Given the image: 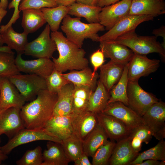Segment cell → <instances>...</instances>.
Listing matches in <instances>:
<instances>
[{
  "label": "cell",
  "mask_w": 165,
  "mask_h": 165,
  "mask_svg": "<svg viewBox=\"0 0 165 165\" xmlns=\"http://www.w3.org/2000/svg\"><path fill=\"white\" fill-rule=\"evenodd\" d=\"M57 94L47 89L40 91L35 98L24 105L20 109V114L26 128L39 130L44 128L53 116Z\"/></svg>",
  "instance_id": "6da1fadb"
},
{
  "label": "cell",
  "mask_w": 165,
  "mask_h": 165,
  "mask_svg": "<svg viewBox=\"0 0 165 165\" xmlns=\"http://www.w3.org/2000/svg\"><path fill=\"white\" fill-rule=\"evenodd\" d=\"M50 36L55 42L59 56L53 58L55 68L63 73L68 70H79L88 66L85 51L68 40L61 32H52Z\"/></svg>",
  "instance_id": "7a4b0ae2"
},
{
  "label": "cell",
  "mask_w": 165,
  "mask_h": 165,
  "mask_svg": "<svg viewBox=\"0 0 165 165\" xmlns=\"http://www.w3.org/2000/svg\"><path fill=\"white\" fill-rule=\"evenodd\" d=\"M62 21L61 28L66 38L80 48L86 39L98 42L100 36L98 32L105 29L99 23H85L81 21V18H72L68 14Z\"/></svg>",
  "instance_id": "3957f363"
},
{
  "label": "cell",
  "mask_w": 165,
  "mask_h": 165,
  "mask_svg": "<svg viewBox=\"0 0 165 165\" xmlns=\"http://www.w3.org/2000/svg\"><path fill=\"white\" fill-rule=\"evenodd\" d=\"M114 41L126 46L134 53L146 55L157 53L163 58H165V49L157 41L155 36H139L134 30L118 37Z\"/></svg>",
  "instance_id": "277c9868"
},
{
  "label": "cell",
  "mask_w": 165,
  "mask_h": 165,
  "mask_svg": "<svg viewBox=\"0 0 165 165\" xmlns=\"http://www.w3.org/2000/svg\"><path fill=\"white\" fill-rule=\"evenodd\" d=\"M7 78L16 87L26 102L32 101L40 91L47 89L45 79L36 75L20 74Z\"/></svg>",
  "instance_id": "5b68a950"
},
{
  "label": "cell",
  "mask_w": 165,
  "mask_h": 165,
  "mask_svg": "<svg viewBox=\"0 0 165 165\" xmlns=\"http://www.w3.org/2000/svg\"><path fill=\"white\" fill-rule=\"evenodd\" d=\"M127 95L128 106L141 116L153 104L159 100L152 94L144 90L138 84V81H128Z\"/></svg>",
  "instance_id": "8992f818"
},
{
  "label": "cell",
  "mask_w": 165,
  "mask_h": 165,
  "mask_svg": "<svg viewBox=\"0 0 165 165\" xmlns=\"http://www.w3.org/2000/svg\"><path fill=\"white\" fill-rule=\"evenodd\" d=\"M45 140L61 143L62 141L47 132L44 129L39 130L25 128L21 130L15 136L9 139L1 149L8 155L15 148L22 145L35 141Z\"/></svg>",
  "instance_id": "52a82bcc"
},
{
  "label": "cell",
  "mask_w": 165,
  "mask_h": 165,
  "mask_svg": "<svg viewBox=\"0 0 165 165\" xmlns=\"http://www.w3.org/2000/svg\"><path fill=\"white\" fill-rule=\"evenodd\" d=\"M49 25L46 24L36 38L26 44L24 53L38 58H52L57 49L55 42L51 37Z\"/></svg>",
  "instance_id": "ba28073f"
},
{
  "label": "cell",
  "mask_w": 165,
  "mask_h": 165,
  "mask_svg": "<svg viewBox=\"0 0 165 165\" xmlns=\"http://www.w3.org/2000/svg\"><path fill=\"white\" fill-rule=\"evenodd\" d=\"M153 136L160 141L165 138V103L161 100L153 104L142 116Z\"/></svg>",
  "instance_id": "9c48e42d"
},
{
  "label": "cell",
  "mask_w": 165,
  "mask_h": 165,
  "mask_svg": "<svg viewBox=\"0 0 165 165\" xmlns=\"http://www.w3.org/2000/svg\"><path fill=\"white\" fill-rule=\"evenodd\" d=\"M154 18L148 15H127L119 20L107 32L99 36L98 42L114 41L123 35L135 30L142 22L152 20Z\"/></svg>",
  "instance_id": "30bf717a"
},
{
  "label": "cell",
  "mask_w": 165,
  "mask_h": 165,
  "mask_svg": "<svg viewBox=\"0 0 165 165\" xmlns=\"http://www.w3.org/2000/svg\"><path fill=\"white\" fill-rule=\"evenodd\" d=\"M123 123L130 131L145 124L141 116L123 103L116 101L108 104L102 112Z\"/></svg>",
  "instance_id": "8fae6325"
},
{
  "label": "cell",
  "mask_w": 165,
  "mask_h": 165,
  "mask_svg": "<svg viewBox=\"0 0 165 165\" xmlns=\"http://www.w3.org/2000/svg\"><path fill=\"white\" fill-rule=\"evenodd\" d=\"M159 60L148 58L146 55L134 53L129 62L128 81H138L157 71L160 66Z\"/></svg>",
  "instance_id": "7c38bea8"
},
{
  "label": "cell",
  "mask_w": 165,
  "mask_h": 165,
  "mask_svg": "<svg viewBox=\"0 0 165 165\" xmlns=\"http://www.w3.org/2000/svg\"><path fill=\"white\" fill-rule=\"evenodd\" d=\"M22 54L17 53L15 58L16 64L20 72L36 75L45 79L55 69L54 63L50 58L27 60L22 58Z\"/></svg>",
  "instance_id": "4fadbf2b"
},
{
  "label": "cell",
  "mask_w": 165,
  "mask_h": 165,
  "mask_svg": "<svg viewBox=\"0 0 165 165\" xmlns=\"http://www.w3.org/2000/svg\"><path fill=\"white\" fill-rule=\"evenodd\" d=\"M132 0H122L102 8L99 23L108 31L121 19L128 15Z\"/></svg>",
  "instance_id": "5bb4252c"
},
{
  "label": "cell",
  "mask_w": 165,
  "mask_h": 165,
  "mask_svg": "<svg viewBox=\"0 0 165 165\" xmlns=\"http://www.w3.org/2000/svg\"><path fill=\"white\" fill-rule=\"evenodd\" d=\"M20 109L11 107L0 111V134L10 139L25 127L20 114Z\"/></svg>",
  "instance_id": "9a60e30c"
},
{
  "label": "cell",
  "mask_w": 165,
  "mask_h": 165,
  "mask_svg": "<svg viewBox=\"0 0 165 165\" xmlns=\"http://www.w3.org/2000/svg\"><path fill=\"white\" fill-rule=\"evenodd\" d=\"M98 123L110 141L117 142L129 136L131 131L121 121L102 112L96 113Z\"/></svg>",
  "instance_id": "2e32d148"
},
{
  "label": "cell",
  "mask_w": 165,
  "mask_h": 165,
  "mask_svg": "<svg viewBox=\"0 0 165 165\" xmlns=\"http://www.w3.org/2000/svg\"><path fill=\"white\" fill-rule=\"evenodd\" d=\"M25 101L15 86L6 77L0 79V111L11 107L20 109Z\"/></svg>",
  "instance_id": "e0dca14e"
},
{
  "label": "cell",
  "mask_w": 165,
  "mask_h": 165,
  "mask_svg": "<svg viewBox=\"0 0 165 165\" xmlns=\"http://www.w3.org/2000/svg\"><path fill=\"white\" fill-rule=\"evenodd\" d=\"M70 116L73 133L82 141L98 123L96 113L86 111Z\"/></svg>",
  "instance_id": "ac0fdd59"
},
{
  "label": "cell",
  "mask_w": 165,
  "mask_h": 165,
  "mask_svg": "<svg viewBox=\"0 0 165 165\" xmlns=\"http://www.w3.org/2000/svg\"><path fill=\"white\" fill-rule=\"evenodd\" d=\"M99 47L105 57L115 62L124 65L128 64L134 54L126 46L115 41H100Z\"/></svg>",
  "instance_id": "d6986e66"
},
{
  "label": "cell",
  "mask_w": 165,
  "mask_h": 165,
  "mask_svg": "<svg viewBox=\"0 0 165 165\" xmlns=\"http://www.w3.org/2000/svg\"><path fill=\"white\" fill-rule=\"evenodd\" d=\"M165 13L164 0H132L129 15H148L154 17Z\"/></svg>",
  "instance_id": "ffe728a7"
},
{
  "label": "cell",
  "mask_w": 165,
  "mask_h": 165,
  "mask_svg": "<svg viewBox=\"0 0 165 165\" xmlns=\"http://www.w3.org/2000/svg\"><path fill=\"white\" fill-rule=\"evenodd\" d=\"M139 153L132 148L128 136L116 142L109 161L110 165H128Z\"/></svg>",
  "instance_id": "44dd1931"
},
{
  "label": "cell",
  "mask_w": 165,
  "mask_h": 165,
  "mask_svg": "<svg viewBox=\"0 0 165 165\" xmlns=\"http://www.w3.org/2000/svg\"><path fill=\"white\" fill-rule=\"evenodd\" d=\"M43 129L61 141L73 133L70 116H53Z\"/></svg>",
  "instance_id": "7402d4cb"
},
{
  "label": "cell",
  "mask_w": 165,
  "mask_h": 165,
  "mask_svg": "<svg viewBox=\"0 0 165 165\" xmlns=\"http://www.w3.org/2000/svg\"><path fill=\"white\" fill-rule=\"evenodd\" d=\"M125 65L110 60L100 68L99 80L109 92L119 80Z\"/></svg>",
  "instance_id": "603a6c76"
},
{
  "label": "cell",
  "mask_w": 165,
  "mask_h": 165,
  "mask_svg": "<svg viewBox=\"0 0 165 165\" xmlns=\"http://www.w3.org/2000/svg\"><path fill=\"white\" fill-rule=\"evenodd\" d=\"M46 146L42 152V165H68L71 162L60 143L48 141Z\"/></svg>",
  "instance_id": "cb8c5ba5"
},
{
  "label": "cell",
  "mask_w": 165,
  "mask_h": 165,
  "mask_svg": "<svg viewBox=\"0 0 165 165\" xmlns=\"http://www.w3.org/2000/svg\"><path fill=\"white\" fill-rule=\"evenodd\" d=\"M62 75L74 85L87 86L94 91L97 87L99 77L97 73L93 75V71L89 66L80 70H72L68 73H62Z\"/></svg>",
  "instance_id": "d4e9b609"
},
{
  "label": "cell",
  "mask_w": 165,
  "mask_h": 165,
  "mask_svg": "<svg viewBox=\"0 0 165 165\" xmlns=\"http://www.w3.org/2000/svg\"><path fill=\"white\" fill-rule=\"evenodd\" d=\"M108 138L101 126L98 123L82 141L84 152L92 157L97 150L108 142Z\"/></svg>",
  "instance_id": "484cf974"
},
{
  "label": "cell",
  "mask_w": 165,
  "mask_h": 165,
  "mask_svg": "<svg viewBox=\"0 0 165 165\" xmlns=\"http://www.w3.org/2000/svg\"><path fill=\"white\" fill-rule=\"evenodd\" d=\"M74 86L70 83L64 86L57 93V99L53 116H70L72 113Z\"/></svg>",
  "instance_id": "4316f807"
},
{
  "label": "cell",
  "mask_w": 165,
  "mask_h": 165,
  "mask_svg": "<svg viewBox=\"0 0 165 165\" xmlns=\"http://www.w3.org/2000/svg\"><path fill=\"white\" fill-rule=\"evenodd\" d=\"M0 34L4 44H7L11 50H15L17 53H24L25 46L28 42V34L24 31L22 33L17 32L12 26L0 31Z\"/></svg>",
  "instance_id": "83f0119b"
},
{
  "label": "cell",
  "mask_w": 165,
  "mask_h": 165,
  "mask_svg": "<svg viewBox=\"0 0 165 165\" xmlns=\"http://www.w3.org/2000/svg\"><path fill=\"white\" fill-rule=\"evenodd\" d=\"M22 11L21 26L24 31L28 34L36 31L46 23L40 9H29Z\"/></svg>",
  "instance_id": "f1b7e54d"
},
{
  "label": "cell",
  "mask_w": 165,
  "mask_h": 165,
  "mask_svg": "<svg viewBox=\"0 0 165 165\" xmlns=\"http://www.w3.org/2000/svg\"><path fill=\"white\" fill-rule=\"evenodd\" d=\"M68 7L69 9L68 14L84 17L89 23H99V15L102 8L77 2Z\"/></svg>",
  "instance_id": "f546056e"
},
{
  "label": "cell",
  "mask_w": 165,
  "mask_h": 165,
  "mask_svg": "<svg viewBox=\"0 0 165 165\" xmlns=\"http://www.w3.org/2000/svg\"><path fill=\"white\" fill-rule=\"evenodd\" d=\"M110 97L109 92L99 80L90 95L87 111L94 113L102 112L106 106Z\"/></svg>",
  "instance_id": "4dcf8cb0"
},
{
  "label": "cell",
  "mask_w": 165,
  "mask_h": 165,
  "mask_svg": "<svg viewBox=\"0 0 165 165\" xmlns=\"http://www.w3.org/2000/svg\"><path fill=\"white\" fill-rule=\"evenodd\" d=\"M128 67L129 63L125 66L123 74L119 81L110 90V97L107 105L115 102L119 101L128 106L127 88L128 81Z\"/></svg>",
  "instance_id": "1f68e13d"
},
{
  "label": "cell",
  "mask_w": 165,
  "mask_h": 165,
  "mask_svg": "<svg viewBox=\"0 0 165 165\" xmlns=\"http://www.w3.org/2000/svg\"><path fill=\"white\" fill-rule=\"evenodd\" d=\"M74 86L71 114H78L87 111L89 99L94 91L87 86Z\"/></svg>",
  "instance_id": "d6a6232c"
},
{
  "label": "cell",
  "mask_w": 165,
  "mask_h": 165,
  "mask_svg": "<svg viewBox=\"0 0 165 165\" xmlns=\"http://www.w3.org/2000/svg\"><path fill=\"white\" fill-rule=\"evenodd\" d=\"M44 18L52 32L58 31L61 22L69 11L68 6H59L53 8H42L40 9Z\"/></svg>",
  "instance_id": "836d02e7"
},
{
  "label": "cell",
  "mask_w": 165,
  "mask_h": 165,
  "mask_svg": "<svg viewBox=\"0 0 165 165\" xmlns=\"http://www.w3.org/2000/svg\"><path fill=\"white\" fill-rule=\"evenodd\" d=\"M152 136V133L150 129L144 124L131 131L128 137L132 148L135 152L139 153L141 149L142 144H148Z\"/></svg>",
  "instance_id": "e575fe53"
},
{
  "label": "cell",
  "mask_w": 165,
  "mask_h": 165,
  "mask_svg": "<svg viewBox=\"0 0 165 165\" xmlns=\"http://www.w3.org/2000/svg\"><path fill=\"white\" fill-rule=\"evenodd\" d=\"M61 144L71 162H74L84 152L82 141L74 133L62 140Z\"/></svg>",
  "instance_id": "d590c367"
},
{
  "label": "cell",
  "mask_w": 165,
  "mask_h": 165,
  "mask_svg": "<svg viewBox=\"0 0 165 165\" xmlns=\"http://www.w3.org/2000/svg\"><path fill=\"white\" fill-rule=\"evenodd\" d=\"M148 159L165 161V141L164 140L160 141L154 147L139 153L129 165H138L145 160Z\"/></svg>",
  "instance_id": "8d00e7d4"
},
{
  "label": "cell",
  "mask_w": 165,
  "mask_h": 165,
  "mask_svg": "<svg viewBox=\"0 0 165 165\" xmlns=\"http://www.w3.org/2000/svg\"><path fill=\"white\" fill-rule=\"evenodd\" d=\"M14 52H0V76L9 77L20 74L16 64Z\"/></svg>",
  "instance_id": "74e56055"
},
{
  "label": "cell",
  "mask_w": 165,
  "mask_h": 165,
  "mask_svg": "<svg viewBox=\"0 0 165 165\" xmlns=\"http://www.w3.org/2000/svg\"><path fill=\"white\" fill-rule=\"evenodd\" d=\"M116 144V142L109 141L98 148L92 157V165H108Z\"/></svg>",
  "instance_id": "f35d334b"
},
{
  "label": "cell",
  "mask_w": 165,
  "mask_h": 165,
  "mask_svg": "<svg viewBox=\"0 0 165 165\" xmlns=\"http://www.w3.org/2000/svg\"><path fill=\"white\" fill-rule=\"evenodd\" d=\"M63 73L54 69L46 79L47 90L50 92L57 94L66 84L71 82L62 76Z\"/></svg>",
  "instance_id": "ab89813d"
},
{
  "label": "cell",
  "mask_w": 165,
  "mask_h": 165,
  "mask_svg": "<svg viewBox=\"0 0 165 165\" xmlns=\"http://www.w3.org/2000/svg\"><path fill=\"white\" fill-rule=\"evenodd\" d=\"M43 161L42 148L38 146L27 150L16 163L17 165H42Z\"/></svg>",
  "instance_id": "60d3db41"
},
{
  "label": "cell",
  "mask_w": 165,
  "mask_h": 165,
  "mask_svg": "<svg viewBox=\"0 0 165 165\" xmlns=\"http://www.w3.org/2000/svg\"><path fill=\"white\" fill-rule=\"evenodd\" d=\"M57 6L55 0H22L19 9L21 11L26 9H40L42 8H53Z\"/></svg>",
  "instance_id": "b9f144b4"
},
{
  "label": "cell",
  "mask_w": 165,
  "mask_h": 165,
  "mask_svg": "<svg viewBox=\"0 0 165 165\" xmlns=\"http://www.w3.org/2000/svg\"><path fill=\"white\" fill-rule=\"evenodd\" d=\"M22 0H12L8 5L9 9L13 8L14 12L10 20L7 24L2 25L0 26V31H2L7 29L8 27L12 26V24L15 23L16 20L20 17V11L19 9V5Z\"/></svg>",
  "instance_id": "7bdbcfd3"
},
{
  "label": "cell",
  "mask_w": 165,
  "mask_h": 165,
  "mask_svg": "<svg viewBox=\"0 0 165 165\" xmlns=\"http://www.w3.org/2000/svg\"><path fill=\"white\" fill-rule=\"evenodd\" d=\"M105 56L102 50L99 49L94 52L90 56V61L93 65L94 69L93 74L95 75L97 71L105 61Z\"/></svg>",
  "instance_id": "ee69618b"
},
{
  "label": "cell",
  "mask_w": 165,
  "mask_h": 165,
  "mask_svg": "<svg viewBox=\"0 0 165 165\" xmlns=\"http://www.w3.org/2000/svg\"><path fill=\"white\" fill-rule=\"evenodd\" d=\"M88 156L83 152L74 162L75 165H92L88 158Z\"/></svg>",
  "instance_id": "f6af8a7d"
},
{
  "label": "cell",
  "mask_w": 165,
  "mask_h": 165,
  "mask_svg": "<svg viewBox=\"0 0 165 165\" xmlns=\"http://www.w3.org/2000/svg\"><path fill=\"white\" fill-rule=\"evenodd\" d=\"M152 34L156 38L158 36L163 38V42L161 44L163 48L165 49V26L163 25L159 28L153 30Z\"/></svg>",
  "instance_id": "bcb514c9"
},
{
  "label": "cell",
  "mask_w": 165,
  "mask_h": 165,
  "mask_svg": "<svg viewBox=\"0 0 165 165\" xmlns=\"http://www.w3.org/2000/svg\"><path fill=\"white\" fill-rule=\"evenodd\" d=\"M120 0H99L97 6L101 8L114 4Z\"/></svg>",
  "instance_id": "7dc6e473"
},
{
  "label": "cell",
  "mask_w": 165,
  "mask_h": 165,
  "mask_svg": "<svg viewBox=\"0 0 165 165\" xmlns=\"http://www.w3.org/2000/svg\"><path fill=\"white\" fill-rule=\"evenodd\" d=\"M58 6H68L75 2L76 0H55Z\"/></svg>",
  "instance_id": "c3c4849f"
},
{
  "label": "cell",
  "mask_w": 165,
  "mask_h": 165,
  "mask_svg": "<svg viewBox=\"0 0 165 165\" xmlns=\"http://www.w3.org/2000/svg\"><path fill=\"white\" fill-rule=\"evenodd\" d=\"M7 13V10L3 9L0 4V24L2 19L6 15ZM4 44L1 36L0 28V47L2 46Z\"/></svg>",
  "instance_id": "681fc988"
},
{
  "label": "cell",
  "mask_w": 165,
  "mask_h": 165,
  "mask_svg": "<svg viewBox=\"0 0 165 165\" xmlns=\"http://www.w3.org/2000/svg\"><path fill=\"white\" fill-rule=\"evenodd\" d=\"M99 0H76L77 2L92 6H97Z\"/></svg>",
  "instance_id": "f907efd6"
},
{
  "label": "cell",
  "mask_w": 165,
  "mask_h": 165,
  "mask_svg": "<svg viewBox=\"0 0 165 165\" xmlns=\"http://www.w3.org/2000/svg\"><path fill=\"white\" fill-rule=\"evenodd\" d=\"M160 161L158 160L148 159L144 162H143L138 165H159Z\"/></svg>",
  "instance_id": "816d5d0a"
},
{
  "label": "cell",
  "mask_w": 165,
  "mask_h": 165,
  "mask_svg": "<svg viewBox=\"0 0 165 165\" xmlns=\"http://www.w3.org/2000/svg\"><path fill=\"white\" fill-rule=\"evenodd\" d=\"M0 52H4L9 53L13 52L7 46H2L0 47Z\"/></svg>",
  "instance_id": "f5cc1de1"
},
{
  "label": "cell",
  "mask_w": 165,
  "mask_h": 165,
  "mask_svg": "<svg viewBox=\"0 0 165 165\" xmlns=\"http://www.w3.org/2000/svg\"><path fill=\"white\" fill-rule=\"evenodd\" d=\"M8 158L7 155L5 154L0 148V164L2 162Z\"/></svg>",
  "instance_id": "db71d44e"
},
{
  "label": "cell",
  "mask_w": 165,
  "mask_h": 165,
  "mask_svg": "<svg viewBox=\"0 0 165 165\" xmlns=\"http://www.w3.org/2000/svg\"><path fill=\"white\" fill-rule=\"evenodd\" d=\"M0 4L3 9H6L8 5V0H0Z\"/></svg>",
  "instance_id": "11a10c76"
},
{
  "label": "cell",
  "mask_w": 165,
  "mask_h": 165,
  "mask_svg": "<svg viewBox=\"0 0 165 165\" xmlns=\"http://www.w3.org/2000/svg\"><path fill=\"white\" fill-rule=\"evenodd\" d=\"M165 165V161H160L159 165Z\"/></svg>",
  "instance_id": "9f6ffc18"
},
{
  "label": "cell",
  "mask_w": 165,
  "mask_h": 165,
  "mask_svg": "<svg viewBox=\"0 0 165 165\" xmlns=\"http://www.w3.org/2000/svg\"><path fill=\"white\" fill-rule=\"evenodd\" d=\"M1 135V134H0V136ZM0 143H1V139H0ZM1 146H0V148H1Z\"/></svg>",
  "instance_id": "6f0895ef"
},
{
  "label": "cell",
  "mask_w": 165,
  "mask_h": 165,
  "mask_svg": "<svg viewBox=\"0 0 165 165\" xmlns=\"http://www.w3.org/2000/svg\"><path fill=\"white\" fill-rule=\"evenodd\" d=\"M0 78H1V77L0 76Z\"/></svg>",
  "instance_id": "680465c9"
}]
</instances>
